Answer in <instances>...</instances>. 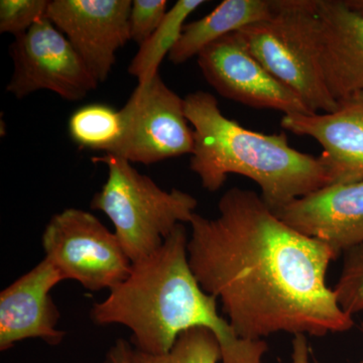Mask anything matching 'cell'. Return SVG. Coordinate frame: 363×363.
<instances>
[{
    "label": "cell",
    "instance_id": "9a60e30c",
    "mask_svg": "<svg viewBox=\"0 0 363 363\" xmlns=\"http://www.w3.org/2000/svg\"><path fill=\"white\" fill-rule=\"evenodd\" d=\"M271 14V0H224L204 18L184 26L169 61L185 63L221 38L267 20Z\"/></svg>",
    "mask_w": 363,
    "mask_h": 363
},
{
    "label": "cell",
    "instance_id": "4fadbf2b",
    "mask_svg": "<svg viewBox=\"0 0 363 363\" xmlns=\"http://www.w3.org/2000/svg\"><path fill=\"white\" fill-rule=\"evenodd\" d=\"M329 113L288 114L281 125L294 135L310 136L323 147L319 157L331 184L363 181V92L338 101Z\"/></svg>",
    "mask_w": 363,
    "mask_h": 363
},
{
    "label": "cell",
    "instance_id": "44dd1931",
    "mask_svg": "<svg viewBox=\"0 0 363 363\" xmlns=\"http://www.w3.org/2000/svg\"><path fill=\"white\" fill-rule=\"evenodd\" d=\"M166 0H133L130 13V40L143 45L166 16Z\"/></svg>",
    "mask_w": 363,
    "mask_h": 363
},
{
    "label": "cell",
    "instance_id": "7402d4cb",
    "mask_svg": "<svg viewBox=\"0 0 363 363\" xmlns=\"http://www.w3.org/2000/svg\"><path fill=\"white\" fill-rule=\"evenodd\" d=\"M133 350L128 341L118 339L105 355L102 363H135Z\"/></svg>",
    "mask_w": 363,
    "mask_h": 363
},
{
    "label": "cell",
    "instance_id": "5b68a950",
    "mask_svg": "<svg viewBox=\"0 0 363 363\" xmlns=\"http://www.w3.org/2000/svg\"><path fill=\"white\" fill-rule=\"evenodd\" d=\"M93 161L104 162L108 177L91 208L111 219L131 262L156 252L177 226L190 223L198 205L192 195L164 190L121 157L104 155Z\"/></svg>",
    "mask_w": 363,
    "mask_h": 363
},
{
    "label": "cell",
    "instance_id": "2e32d148",
    "mask_svg": "<svg viewBox=\"0 0 363 363\" xmlns=\"http://www.w3.org/2000/svg\"><path fill=\"white\" fill-rule=\"evenodd\" d=\"M204 4V0H179L168 11L159 28L140 45L128 67L130 75L135 76L138 83L147 82L159 73L162 60L178 44L188 16Z\"/></svg>",
    "mask_w": 363,
    "mask_h": 363
},
{
    "label": "cell",
    "instance_id": "d6986e66",
    "mask_svg": "<svg viewBox=\"0 0 363 363\" xmlns=\"http://www.w3.org/2000/svg\"><path fill=\"white\" fill-rule=\"evenodd\" d=\"M343 255L342 272L333 291L341 309L353 316L363 311V243Z\"/></svg>",
    "mask_w": 363,
    "mask_h": 363
},
{
    "label": "cell",
    "instance_id": "7c38bea8",
    "mask_svg": "<svg viewBox=\"0 0 363 363\" xmlns=\"http://www.w3.org/2000/svg\"><path fill=\"white\" fill-rule=\"evenodd\" d=\"M65 281L44 259L0 294V350L6 351L26 339L39 338L59 345L65 332L59 330L60 312L51 292Z\"/></svg>",
    "mask_w": 363,
    "mask_h": 363
},
{
    "label": "cell",
    "instance_id": "277c9868",
    "mask_svg": "<svg viewBox=\"0 0 363 363\" xmlns=\"http://www.w3.org/2000/svg\"><path fill=\"white\" fill-rule=\"evenodd\" d=\"M236 33L250 54L313 113L338 108L320 63L318 0H272L269 18Z\"/></svg>",
    "mask_w": 363,
    "mask_h": 363
},
{
    "label": "cell",
    "instance_id": "d4e9b609",
    "mask_svg": "<svg viewBox=\"0 0 363 363\" xmlns=\"http://www.w3.org/2000/svg\"><path fill=\"white\" fill-rule=\"evenodd\" d=\"M360 330H362V333H363V323L362 324V326H360ZM362 363H363V362H362Z\"/></svg>",
    "mask_w": 363,
    "mask_h": 363
},
{
    "label": "cell",
    "instance_id": "8992f818",
    "mask_svg": "<svg viewBox=\"0 0 363 363\" xmlns=\"http://www.w3.org/2000/svg\"><path fill=\"white\" fill-rule=\"evenodd\" d=\"M45 257L62 274L87 290H109L128 278L133 266L116 233L97 217L68 208L54 215L43 233Z\"/></svg>",
    "mask_w": 363,
    "mask_h": 363
},
{
    "label": "cell",
    "instance_id": "e0dca14e",
    "mask_svg": "<svg viewBox=\"0 0 363 363\" xmlns=\"http://www.w3.org/2000/svg\"><path fill=\"white\" fill-rule=\"evenodd\" d=\"M68 130L71 140L82 149L111 154L123 135L121 111L102 104L79 107L69 119Z\"/></svg>",
    "mask_w": 363,
    "mask_h": 363
},
{
    "label": "cell",
    "instance_id": "ac0fdd59",
    "mask_svg": "<svg viewBox=\"0 0 363 363\" xmlns=\"http://www.w3.org/2000/svg\"><path fill=\"white\" fill-rule=\"evenodd\" d=\"M135 363H218L220 345L213 332L196 327L182 333L172 350L162 355H150L133 350Z\"/></svg>",
    "mask_w": 363,
    "mask_h": 363
},
{
    "label": "cell",
    "instance_id": "8fae6325",
    "mask_svg": "<svg viewBox=\"0 0 363 363\" xmlns=\"http://www.w3.org/2000/svg\"><path fill=\"white\" fill-rule=\"evenodd\" d=\"M272 212L337 255L363 243V181L331 184Z\"/></svg>",
    "mask_w": 363,
    "mask_h": 363
},
{
    "label": "cell",
    "instance_id": "30bf717a",
    "mask_svg": "<svg viewBox=\"0 0 363 363\" xmlns=\"http://www.w3.org/2000/svg\"><path fill=\"white\" fill-rule=\"evenodd\" d=\"M130 0H52L45 18L63 33L98 82L130 40Z\"/></svg>",
    "mask_w": 363,
    "mask_h": 363
},
{
    "label": "cell",
    "instance_id": "cb8c5ba5",
    "mask_svg": "<svg viewBox=\"0 0 363 363\" xmlns=\"http://www.w3.org/2000/svg\"><path fill=\"white\" fill-rule=\"evenodd\" d=\"M348 6L357 9V11H363V0H346Z\"/></svg>",
    "mask_w": 363,
    "mask_h": 363
},
{
    "label": "cell",
    "instance_id": "9c48e42d",
    "mask_svg": "<svg viewBox=\"0 0 363 363\" xmlns=\"http://www.w3.org/2000/svg\"><path fill=\"white\" fill-rule=\"evenodd\" d=\"M197 58L205 80L227 99L284 116L313 113L250 54L236 32L208 45Z\"/></svg>",
    "mask_w": 363,
    "mask_h": 363
},
{
    "label": "cell",
    "instance_id": "7a4b0ae2",
    "mask_svg": "<svg viewBox=\"0 0 363 363\" xmlns=\"http://www.w3.org/2000/svg\"><path fill=\"white\" fill-rule=\"evenodd\" d=\"M188 234L180 224L156 252L133 262L130 274L108 297L95 303V324L130 329L135 350L150 355L168 353L189 329L213 332L222 363H259L262 340L241 338L217 310V298L205 292L189 264Z\"/></svg>",
    "mask_w": 363,
    "mask_h": 363
},
{
    "label": "cell",
    "instance_id": "ffe728a7",
    "mask_svg": "<svg viewBox=\"0 0 363 363\" xmlns=\"http://www.w3.org/2000/svg\"><path fill=\"white\" fill-rule=\"evenodd\" d=\"M49 4L48 0H1L0 33L20 37L45 18Z\"/></svg>",
    "mask_w": 363,
    "mask_h": 363
},
{
    "label": "cell",
    "instance_id": "52a82bcc",
    "mask_svg": "<svg viewBox=\"0 0 363 363\" xmlns=\"http://www.w3.org/2000/svg\"><path fill=\"white\" fill-rule=\"evenodd\" d=\"M123 135L111 156L133 164H152L192 155L194 133L184 99L164 84L160 74L138 87L121 109Z\"/></svg>",
    "mask_w": 363,
    "mask_h": 363
},
{
    "label": "cell",
    "instance_id": "6da1fadb",
    "mask_svg": "<svg viewBox=\"0 0 363 363\" xmlns=\"http://www.w3.org/2000/svg\"><path fill=\"white\" fill-rule=\"evenodd\" d=\"M214 219L193 215L189 264L241 338L322 337L354 326L326 285L338 257L329 245L281 221L253 191L229 189Z\"/></svg>",
    "mask_w": 363,
    "mask_h": 363
},
{
    "label": "cell",
    "instance_id": "ba28073f",
    "mask_svg": "<svg viewBox=\"0 0 363 363\" xmlns=\"http://www.w3.org/2000/svg\"><path fill=\"white\" fill-rule=\"evenodd\" d=\"M11 55L14 69L6 91L18 99L50 90L67 101H79L99 84L65 35L45 16L16 38Z\"/></svg>",
    "mask_w": 363,
    "mask_h": 363
},
{
    "label": "cell",
    "instance_id": "5bb4252c",
    "mask_svg": "<svg viewBox=\"0 0 363 363\" xmlns=\"http://www.w3.org/2000/svg\"><path fill=\"white\" fill-rule=\"evenodd\" d=\"M320 63L336 101L363 92V11L346 0H318Z\"/></svg>",
    "mask_w": 363,
    "mask_h": 363
},
{
    "label": "cell",
    "instance_id": "3957f363",
    "mask_svg": "<svg viewBox=\"0 0 363 363\" xmlns=\"http://www.w3.org/2000/svg\"><path fill=\"white\" fill-rule=\"evenodd\" d=\"M185 113L194 133L190 169L203 188L216 192L229 174L250 178L272 211L331 185L319 157L289 145L286 133L266 135L227 118L216 98L199 90L184 98Z\"/></svg>",
    "mask_w": 363,
    "mask_h": 363
},
{
    "label": "cell",
    "instance_id": "603a6c76",
    "mask_svg": "<svg viewBox=\"0 0 363 363\" xmlns=\"http://www.w3.org/2000/svg\"><path fill=\"white\" fill-rule=\"evenodd\" d=\"M293 363H310L309 345L306 335L298 334L293 339Z\"/></svg>",
    "mask_w": 363,
    "mask_h": 363
}]
</instances>
